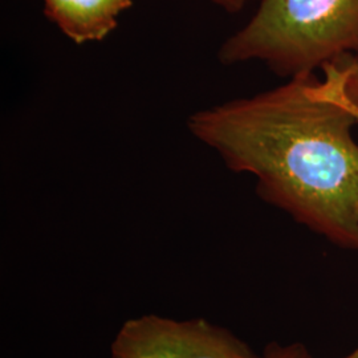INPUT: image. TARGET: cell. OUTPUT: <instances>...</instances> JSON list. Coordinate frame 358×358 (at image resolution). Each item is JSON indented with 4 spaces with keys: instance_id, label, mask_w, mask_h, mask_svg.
Segmentation results:
<instances>
[{
    "instance_id": "cell-9",
    "label": "cell",
    "mask_w": 358,
    "mask_h": 358,
    "mask_svg": "<svg viewBox=\"0 0 358 358\" xmlns=\"http://www.w3.org/2000/svg\"><path fill=\"white\" fill-rule=\"evenodd\" d=\"M343 358H358V346L353 352H350L349 355H346L345 357Z\"/></svg>"
},
{
    "instance_id": "cell-1",
    "label": "cell",
    "mask_w": 358,
    "mask_h": 358,
    "mask_svg": "<svg viewBox=\"0 0 358 358\" xmlns=\"http://www.w3.org/2000/svg\"><path fill=\"white\" fill-rule=\"evenodd\" d=\"M313 78L195 112L187 128L232 171L254 176L263 201L358 252L357 121L316 96Z\"/></svg>"
},
{
    "instance_id": "cell-7",
    "label": "cell",
    "mask_w": 358,
    "mask_h": 358,
    "mask_svg": "<svg viewBox=\"0 0 358 358\" xmlns=\"http://www.w3.org/2000/svg\"><path fill=\"white\" fill-rule=\"evenodd\" d=\"M346 71H348V92L358 101V62L353 57H346Z\"/></svg>"
},
{
    "instance_id": "cell-5",
    "label": "cell",
    "mask_w": 358,
    "mask_h": 358,
    "mask_svg": "<svg viewBox=\"0 0 358 358\" xmlns=\"http://www.w3.org/2000/svg\"><path fill=\"white\" fill-rule=\"evenodd\" d=\"M346 59V57H345ZM345 59L327 64L324 69V78L315 76L312 81V92L321 99L336 103L355 117L358 124V101L348 92V71Z\"/></svg>"
},
{
    "instance_id": "cell-2",
    "label": "cell",
    "mask_w": 358,
    "mask_h": 358,
    "mask_svg": "<svg viewBox=\"0 0 358 358\" xmlns=\"http://www.w3.org/2000/svg\"><path fill=\"white\" fill-rule=\"evenodd\" d=\"M259 1L251 20L222 44L220 63L259 62L292 78L345 57L358 62V0Z\"/></svg>"
},
{
    "instance_id": "cell-3",
    "label": "cell",
    "mask_w": 358,
    "mask_h": 358,
    "mask_svg": "<svg viewBox=\"0 0 358 358\" xmlns=\"http://www.w3.org/2000/svg\"><path fill=\"white\" fill-rule=\"evenodd\" d=\"M110 358H263L226 327L203 317H130L115 333Z\"/></svg>"
},
{
    "instance_id": "cell-6",
    "label": "cell",
    "mask_w": 358,
    "mask_h": 358,
    "mask_svg": "<svg viewBox=\"0 0 358 358\" xmlns=\"http://www.w3.org/2000/svg\"><path fill=\"white\" fill-rule=\"evenodd\" d=\"M263 358H312L307 346L300 343L278 344L271 343L262 353Z\"/></svg>"
},
{
    "instance_id": "cell-8",
    "label": "cell",
    "mask_w": 358,
    "mask_h": 358,
    "mask_svg": "<svg viewBox=\"0 0 358 358\" xmlns=\"http://www.w3.org/2000/svg\"><path fill=\"white\" fill-rule=\"evenodd\" d=\"M210 1H213L214 4L222 7L223 10L229 11V13H238V11L243 10L245 4H248L250 1H254V0H210Z\"/></svg>"
},
{
    "instance_id": "cell-4",
    "label": "cell",
    "mask_w": 358,
    "mask_h": 358,
    "mask_svg": "<svg viewBox=\"0 0 358 358\" xmlns=\"http://www.w3.org/2000/svg\"><path fill=\"white\" fill-rule=\"evenodd\" d=\"M47 17L76 44L101 41L133 0H43Z\"/></svg>"
}]
</instances>
